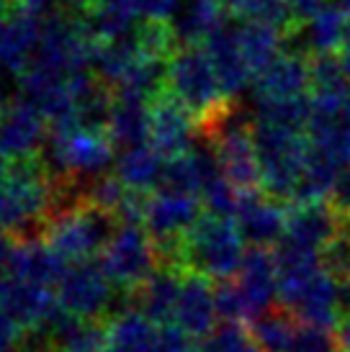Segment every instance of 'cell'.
<instances>
[{"label":"cell","instance_id":"obj_1","mask_svg":"<svg viewBox=\"0 0 350 352\" xmlns=\"http://www.w3.org/2000/svg\"><path fill=\"white\" fill-rule=\"evenodd\" d=\"M59 208V186L41 157L10 162L0 183V232L16 242L41 239Z\"/></svg>","mask_w":350,"mask_h":352},{"label":"cell","instance_id":"obj_2","mask_svg":"<svg viewBox=\"0 0 350 352\" xmlns=\"http://www.w3.org/2000/svg\"><path fill=\"white\" fill-rule=\"evenodd\" d=\"M165 90L181 100L198 124V134L212 129L234 108V98L224 93L214 62L204 44H188L167 62Z\"/></svg>","mask_w":350,"mask_h":352},{"label":"cell","instance_id":"obj_3","mask_svg":"<svg viewBox=\"0 0 350 352\" xmlns=\"http://www.w3.org/2000/svg\"><path fill=\"white\" fill-rule=\"evenodd\" d=\"M119 226L121 221L114 214H108L88 201H78V204L59 208L57 214L49 219L41 239L68 265L85 263V260L101 257V252L106 250Z\"/></svg>","mask_w":350,"mask_h":352},{"label":"cell","instance_id":"obj_4","mask_svg":"<svg viewBox=\"0 0 350 352\" xmlns=\"http://www.w3.org/2000/svg\"><path fill=\"white\" fill-rule=\"evenodd\" d=\"M245 236L234 219L206 211L183 236V267L227 280L240 273L245 257Z\"/></svg>","mask_w":350,"mask_h":352},{"label":"cell","instance_id":"obj_5","mask_svg":"<svg viewBox=\"0 0 350 352\" xmlns=\"http://www.w3.org/2000/svg\"><path fill=\"white\" fill-rule=\"evenodd\" d=\"M255 147L260 160L262 193L289 206L299 190L309 137L304 131L283 129L255 118Z\"/></svg>","mask_w":350,"mask_h":352},{"label":"cell","instance_id":"obj_6","mask_svg":"<svg viewBox=\"0 0 350 352\" xmlns=\"http://www.w3.org/2000/svg\"><path fill=\"white\" fill-rule=\"evenodd\" d=\"M201 137L214 152L224 177L240 193L262 190L260 160L255 147V118H250L234 103L232 111L219 118L212 129H206Z\"/></svg>","mask_w":350,"mask_h":352},{"label":"cell","instance_id":"obj_7","mask_svg":"<svg viewBox=\"0 0 350 352\" xmlns=\"http://www.w3.org/2000/svg\"><path fill=\"white\" fill-rule=\"evenodd\" d=\"M101 270L116 291L132 296L160 265L152 236L142 224H121L98 257Z\"/></svg>","mask_w":350,"mask_h":352},{"label":"cell","instance_id":"obj_8","mask_svg":"<svg viewBox=\"0 0 350 352\" xmlns=\"http://www.w3.org/2000/svg\"><path fill=\"white\" fill-rule=\"evenodd\" d=\"M57 301L62 311L75 319L101 322L116 311V288L93 260L70 263L57 283Z\"/></svg>","mask_w":350,"mask_h":352},{"label":"cell","instance_id":"obj_9","mask_svg":"<svg viewBox=\"0 0 350 352\" xmlns=\"http://www.w3.org/2000/svg\"><path fill=\"white\" fill-rule=\"evenodd\" d=\"M345 232V216L330 201H294L286 206L283 245L322 252Z\"/></svg>","mask_w":350,"mask_h":352},{"label":"cell","instance_id":"obj_10","mask_svg":"<svg viewBox=\"0 0 350 352\" xmlns=\"http://www.w3.org/2000/svg\"><path fill=\"white\" fill-rule=\"evenodd\" d=\"M49 124L26 98H10L0 108V155L8 162L41 157Z\"/></svg>","mask_w":350,"mask_h":352},{"label":"cell","instance_id":"obj_11","mask_svg":"<svg viewBox=\"0 0 350 352\" xmlns=\"http://www.w3.org/2000/svg\"><path fill=\"white\" fill-rule=\"evenodd\" d=\"M150 118H152L150 144L165 157V160L188 155L194 149L198 124L191 116V111L175 98V96H170L167 90H163L150 103Z\"/></svg>","mask_w":350,"mask_h":352},{"label":"cell","instance_id":"obj_12","mask_svg":"<svg viewBox=\"0 0 350 352\" xmlns=\"http://www.w3.org/2000/svg\"><path fill=\"white\" fill-rule=\"evenodd\" d=\"M44 16L29 10L23 3H13L8 16L0 21V67L19 78L29 67L41 34H44Z\"/></svg>","mask_w":350,"mask_h":352},{"label":"cell","instance_id":"obj_13","mask_svg":"<svg viewBox=\"0 0 350 352\" xmlns=\"http://www.w3.org/2000/svg\"><path fill=\"white\" fill-rule=\"evenodd\" d=\"M311 90V67L309 54L296 50H283L268 67L253 80L255 103L265 100H289L309 96Z\"/></svg>","mask_w":350,"mask_h":352},{"label":"cell","instance_id":"obj_14","mask_svg":"<svg viewBox=\"0 0 350 352\" xmlns=\"http://www.w3.org/2000/svg\"><path fill=\"white\" fill-rule=\"evenodd\" d=\"M234 221L250 247H278L286 234V204L262 190L240 193Z\"/></svg>","mask_w":350,"mask_h":352},{"label":"cell","instance_id":"obj_15","mask_svg":"<svg viewBox=\"0 0 350 352\" xmlns=\"http://www.w3.org/2000/svg\"><path fill=\"white\" fill-rule=\"evenodd\" d=\"M216 298H214V280L204 273L185 270V280L181 288L178 309H175V322L188 337L204 342L209 334L216 329Z\"/></svg>","mask_w":350,"mask_h":352},{"label":"cell","instance_id":"obj_16","mask_svg":"<svg viewBox=\"0 0 350 352\" xmlns=\"http://www.w3.org/2000/svg\"><path fill=\"white\" fill-rule=\"evenodd\" d=\"M185 270L188 267H183V265L160 263L155 273L150 275L134 294L127 296L129 306L142 311L157 324H173L181 288H183L185 280Z\"/></svg>","mask_w":350,"mask_h":352},{"label":"cell","instance_id":"obj_17","mask_svg":"<svg viewBox=\"0 0 350 352\" xmlns=\"http://www.w3.org/2000/svg\"><path fill=\"white\" fill-rule=\"evenodd\" d=\"M106 322L108 352H160L163 347V327L150 316L124 306L114 311Z\"/></svg>","mask_w":350,"mask_h":352},{"label":"cell","instance_id":"obj_18","mask_svg":"<svg viewBox=\"0 0 350 352\" xmlns=\"http://www.w3.org/2000/svg\"><path fill=\"white\" fill-rule=\"evenodd\" d=\"M237 283L243 285L247 301L253 306L255 316L273 309L278 294V263H276V250L273 247H247L243 257L240 273L234 275Z\"/></svg>","mask_w":350,"mask_h":352},{"label":"cell","instance_id":"obj_19","mask_svg":"<svg viewBox=\"0 0 350 352\" xmlns=\"http://www.w3.org/2000/svg\"><path fill=\"white\" fill-rule=\"evenodd\" d=\"M206 52L214 62L216 78L222 82L224 93L234 98L240 90L253 80L250 69L245 65L240 41H237V19H227L219 29L206 39Z\"/></svg>","mask_w":350,"mask_h":352},{"label":"cell","instance_id":"obj_20","mask_svg":"<svg viewBox=\"0 0 350 352\" xmlns=\"http://www.w3.org/2000/svg\"><path fill=\"white\" fill-rule=\"evenodd\" d=\"M150 103L152 100L114 93V108H111V116H108L106 131L119 152L150 142V129H152Z\"/></svg>","mask_w":350,"mask_h":352},{"label":"cell","instance_id":"obj_21","mask_svg":"<svg viewBox=\"0 0 350 352\" xmlns=\"http://www.w3.org/2000/svg\"><path fill=\"white\" fill-rule=\"evenodd\" d=\"M44 352H108L106 322H83L62 311L47 329Z\"/></svg>","mask_w":350,"mask_h":352},{"label":"cell","instance_id":"obj_22","mask_svg":"<svg viewBox=\"0 0 350 352\" xmlns=\"http://www.w3.org/2000/svg\"><path fill=\"white\" fill-rule=\"evenodd\" d=\"M227 16L229 13H227L222 0H181L173 19L181 47L206 44V39L222 26Z\"/></svg>","mask_w":350,"mask_h":352},{"label":"cell","instance_id":"obj_23","mask_svg":"<svg viewBox=\"0 0 350 352\" xmlns=\"http://www.w3.org/2000/svg\"><path fill=\"white\" fill-rule=\"evenodd\" d=\"M237 41H240L245 65H247V69H250V75L255 80L283 52L286 34L281 29L271 26V23H262V21L237 19Z\"/></svg>","mask_w":350,"mask_h":352},{"label":"cell","instance_id":"obj_24","mask_svg":"<svg viewBox=\"0 0 350 352\" xmlns=\"http://www.w3.org/2000/svg\"><path fill=\"white\" fill-rule=\"evenodd\" d=\"M165 162H167L165 157L147 142V144H136V147L119 152L114 175L127 188H132V190L150 193L152 188H160Z\"/></svg>","mask_w":350,"mask_h":352},{"label":"cell","instance_id":"obj_25","mask_svg":"<svg viewBox=\"0 0 350 352\" xmlns=\"http://www.w3.org/2000/svg\"><path fill=\"white\" fill-rule=\"evenodd\" d=\"M299 324L302 322L296 314H291L283 306H273L268 311H262L260 316H255L253 322L247 324V329L262 352H286Z\"/></svg>","mask_w":350,"mask_h":352},{"label":"cell","instance_id":"obj_26","mask_svg":"<svg viewBox=\"0 0 350 352\" xmlns=\"http://www.w3.org/2000/svg\"><path fill=\"white\" fill-rule=\"evenodd\" d=\"M311 96H327V98H345L350 88V75L342 65L340 54L335 52H322L311 54Z\"/></svg>","mask_w":350,"mask_h":352},{"label":"cell","instance_id":"obj_27","mask_svg":"<svg viewBox=\"0 0 350 352\" xmlns=\"http://www.w3.org/2000/svg\"><path fill=\"white\" fill-rule=\"evenodd\" d=\"M227 13L240 21H262L291 36V13L289 0H222Z\"/></svg>","mask_w":350,"mask_h":352},{"label":"cell","instance_id":"obj_28","mask_svg":"<svg viewBox=\"0 0 350 352\" xmlns=\"http://www.w3.org/2000/svg\"><path fill=\"white\" fill-rule=\"evenodd\" d=\"M214 298L219 319L237 324H250L255 319V311L247 296H245L243 285L237 283V278H227V280H214Z\"/></svg>","mask_w":350,"mask_h":352},{"label":"cell","instance_id":"obj_29","mask_svg":"<svg viewBox=\"0 0 350 352\" xmlns=\"http://www.w3.org/2000/svg\"><path fill=\"white\" fill-rule=\"evenodd\" d=\"M201 352H262L255 344L253 334L245 324L224 322L209 334L201 344Z\"/></svg>","mask_w":350,"mask_h":352},{"label":"cell","instance_id":"obj_30","mask_svg":"<svg viewBox=\"0 0 350 352\" xmlns=\"http://www.w3.org/2000/svg\"><path fill=\"white\" fill-rule=\"evenodd\" d=\"M322 267L338 280L340 285H350V232L345 229L335 242L320 252Z\"/></svg>","mask_w":350,"mask_h":352},{"label":"cell","instance_id":"obj_31","mask_svg":"<svg viewBox=\"0 0 350 352\" xmlns=\"http://www.w3.org/2000/svg\"><path fill=\"white\" fill-rule=\"evenodd\" d=\"M338 347H340L338 337L330 329H320L302 322L286 352H338Z\"/></svg>","mask_w":350,"mask_h":352},{"label":"cell","instance_id":"obj_32","mask_svg":"<svg viewBox=\"0 0 350 352\" xmlns=\"http://www.w3.org/2000/svg\"><path fill=\"white\" fill-rule=\"evenodd\" d=\"M325 3L330 0H289V13H291V34L309 26L311 21L327 8Z\"/></svg>","mask_w":350,"mask_h":352},{"label":"cell","instance_id":"obj_33","mask_svg":"<svg viewBox=\"0 0 350 352\" xmlns=\"http://www.w3.org/2000/svg\"><path fill=\"white\" fill-rule=\"evenodd\" d=\"M16 239L8 236L6 232H0V294H3V288L8 283L10 278V257H13V250H16Z\"/></svg>","mask_w":350,"mask_h":352},{"label":"cell","instance_id":"obj_34","mask_svg":"<svg viewBox=\"0 0 350 352\" xmlns=\"http://www.w3.org/2000/svg\"><path fill=\"white\" fill-rule=\"evenodd\" d=\"M335 337H338L340 350L350 352V314H345V316H342V322L338 324V329H335Z\"/></svg>","mask_w":350,"mask_h":352},{"label":"cell","instance_id":"obj_35","mask_svg":"<svg viewBox=\"0 0 350 352\" xmlns=\"http://www.w3.org/2000/svg\"><path fill=\"white\" fill-rule=\"evenodd\" d=\"M340 59H342V65H345V69H348V75H350V23H348V34H345V41H342Z\"/></svg>","mask_w":350,"mask_h":352},{"label":"cell","instance_id":"obj_36","mask_svg":"<svg viewBox=\"0 0 350 352\" xmlns=\"http://www.w3.org/2000/svg\"><path fill=\"white\" fill-rule=\"evenodd\" d=\"M327 6H335V8L342 10V13H345V16L350 19V0H330Z\"/></svg>","mask_w":350,"mask_h":352},{"label":"cell","instance_id":"obj_37","mask_svg":"<svg viewBox=\"0 0 350 352\" xmlns=\"http://www.w3.org/2000/svg\"><path fill=\"white\" fill-rule=\"evenodd\" d=\"M10 6H13L10 0H0V21H3V19H6V16H8Z\"/></svg>","mask_w":350,"mask_h":352},{"label":"cell","instance_id":"obj_38","mask_svg":"<svg viewBox=\"0 0 350 352\" xmlns=\"http://www.w3.org/2000/svg\"><path fill=\"white\" fill-rule=\"evenodd\" d=\"M345 118L350 121V88H348V93H345Z\"/></svg>","mask_w":350,"mask_h":352},{"label":"cell","instance_id":"obj_39","mask_svg":"<svg viewBox=\"0 0 350 352\" xmlns=\"http://www.w3.org/2000/svg\"><path fill=\"white\" fill-rule=\"evenodd\" d=\"M345 229H348V232H350V216H348V219H345Z\"/></svg>","mask_w":350,"mask_h":352},{"label":"cell","instance_id":"obj_40","mask_svg":"<svg viewBox=\"0 0 350 352\" xmlns=\"http://www.w3.org/2000/svg\"><path fill=\"white\" fill-rule=\"evenodd\" d=\"M198 352H201V350H198Z\"/></svg>","mask_w":350,"mask_h":352}]
</instances>
